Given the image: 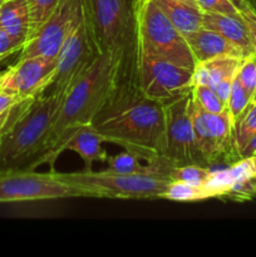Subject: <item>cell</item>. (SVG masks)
Masks as SVG:
<instances>
[{
    "mask_svg": "<svg viewBox=\"0 0 256 257\" xmlns=\"http://www.w3.org/2000/svg\"><path fill=\"white\" fill-rule=\"evenodd\" d=\"M165 104L147 97L135 79V63L118 69L112 92L90 127L104 142L113 143L145 162L163 157Z\"/></svg>",
    "mask_w": 256,
    "mask_h": 257,
    "instance_id": "6da1fadb",
    "label": "cell"
},
{
    "mask_svg": "<svg viewBox=\"0 0 256 257\" xmlns=\"http://www.w3.org/2000/svg\"><path fill=\"white\" fill-rule=\"evenodd\" d=\"M119 62L109 54H98L92 64L80 74L65 93L54 124L48 137L38 166L48 165L54 171L57 158L73 133L82 125L90 124L112 92L118 75Z\"/></svg>",
    "mask_w": 256,
    "mask_h": 257,
    "instance_id": "7a4b0ae2",
    "label": "cell"
},
{
    "mask_svg": "<svg viewBox=\"0 0 256 257\" xmlns=\"http://www.w3.org/2000/svg\"><path fill=\"white\" fill-rule=\"evenodd\" d=\"M68 89L45 92L35 98L18 122L0 137V172L38 167Z\"/></svg>",
    "mask_w": 256,
    "mask_h": 257,
    "instance_id": "3957f363",
    "label": "cell"
},
{
    "mask_svg": "<svg viewBox=\"0 0 256 257\" xmlns=\"http://www.w3.org/2000/svg\"><path fill=\"white\" fill-rule=\"evenodd\" d=\"M136 7L137 0H83L95 50L115 58L119 68L135 62Z\"/></svg>",
    "mask_w": 256,
    "mask_h": 257,
    "instance_id": "277c9868",
    "label": "cell"
},
{
    "mask_svg": "<svg viewBox=\"0 0 256 257\" xmlns=\"http://www.w3.org/2000/svg\"><path fill=\"white\" fill-rule=\"evenodd\" d=\"M57 177L74 188L79 197L151 200L162 198L171 181L155 175H122L109 171L84 170L60 173Z\"/></svg>",
    "mask_w": 256,
    "mask_h": 257,
    "instance_id": "5b68a950",
    "label": "cell"
},
{
    "mask_svg": "<svg viewBox=\"0 0 256 257\" xmlns=\"http://www.w3.org/2000/svg\"><path fill=\"white\" fill-rule=\"evenodd\" d=\"M136 45L181 67L195 69L186 37L171 23L155 0H137Z\"/></svg>",
    "mask_w": 256,
    "mask_h": 257,
    "instance_id": "8992f818",
    "label": "cell"
},
{
    "mask_svg": "<svg viewBox=\"0 0 256 257\" xmlns=\"http://www.w3.org/2000/svg\"><path fill=\"white\" fill-rule=\"evenodd\" d=\"M135 79L147 97L166 103L193 88V69L181 67L136 45Z\"/></svg>",
    "mask_w": 256,
    "mask_h": 257,
    "instance_id": "52a82bcc",
    "label": "cell"
},
{
    "mask_svg": "<svg viewBox=\"0 0 256 257\" xmlns=\"http://www.w3.org/2000/svg\"><path fill=\"white\" fill-rule=\"evenodd\" d=\"M191 92L165 104L166 123L162 156L173 166L200 165L208 167L195 143L190 113Z\"/></svg>",
    "mask_w": 256,
    "mask_h": 257,
    "instance_id": "ba28073f",
    "label": "cell"
},
{
    "mask_svg": "<svg viewBox=\"0 0 256 257\" xmlns=\"http://www.w3.org/2000/svg\"><path fill=\"white\" fill-rule=\"evenodd\" d=\"M79 197L77 191L60 181L55 171L48 173L34 170L0 172V203L30 202Z\"/></svg>",
    "mask_w": 256,
    "mask_h": 257,
    "instance_id": "9c48e42d",
    "label": "cell"
},
{
    "mask_svg": "<svg viewBox=\"0 0 256 257\" xmlns=\"http://www.w3.org/2000/svg\"><path fill=\"white\" fill-rule=\"evenodd\" d=\"M83 15V0H59L50 17L28 37L19 58H57L75 23Z\"/></svg>",
    "mask_w": 256,
    "mask_h": 257,
    "instance_id": "30bf717a",
    "label": "cell"
},
{
    "mask_svg": "<svg viewBox=\"0 0 256 257\" xmlns=\"http://www.w3.org/2000/svg\"><path fill=\"white\" fill-rule=\"evenodd\" d=\"M97 55L98 53L85 22L84 8H83L82 18L70 30L58 54L57 67L48 83L45 92L68 89L92 64Z\"/></svg>",
    "mask_w": 256,
    "mask_h": 257,
    "instance_id": "8fae6325",
    "label": "cell"
},
{
    "mask_svg": "<svg viewBox=\"0 0 256 257\" xmlns=\"http://www.w3.org/2000/svg\"><path fill=\"white\" fill-rule=\"evenodd\" d=\"M57 67V58H19L0 73V92L20 98H37L45 92Z\"/></svg>",
    "mask_w": 256,
    "mask_h": 257,
    "instance_id": "7c38bea8",
    "label": "cell"
},
{
    "mask_svg": "<svg viewBox=\"0 0 256 257\" xmlns=\"http://www.w3.org/2000/svg\"><path fill=\"white\" fill-rule=\"evenodd\" d=\"M186 40L192 52L196 64L222 57L237 58V59L246 58L243 53L232 43L207 28H201L186 35Z\"/></svg>",
    "mask_w": 256,
    "mask_h": 257,
    "instance_id": "4fadbf2b",
    "label": "cell"
},
{
    "mask_svg": "<svg viewBox=\"0 0 256 257\" xmlns=\"http://www.w3.org/2000/svg\"><path fill=\"white\" fill-rule=\"evenodd\" d=\"M203 28L222 35L225 39L237 47L245 57L256 53L250 30L241 15L203 13Z\"/></svg>",
    "mask_w": 256,
    "mask_h": 257,
    "instance_id": "5bb4252c",
    "label": "cell"
},
{
    "mask_svg": "<svg viewBox=\"0 0 256 257\" xmlns=\"http://www.w3.org/2000/svg\"><path fill=\"white\" fill-rule=\"evenodd\" d=\"M191 120H192L193 136H195V143L198 152L201 153L202 158L205 160L206 165L212 168V166L221 165V163H233L230 156L223 151L217 143V141L212 137L208 131L205 120H203L202 109L200 105L193 100L192 93H191V104H190Z\"/></svg>",
    "mask_w": 256,
    "mask_h": 257,
    "instance_id": "9a60e30c",
    "label": "cell"
},
{
    "mask_svg": "<svg viewBox=\"0 0 256 257\" xmlns=\"http://www.w3.org/2000/svg\"><path fill=\"white\" fill-rule=\"evenodd\" d=\"M173 25L188 35L203 28V12L191 0H155Z\"/></svg>",
    "mask_w": 256,
    "mask_h": 257,
    "instance_id": "2e32d148",
    "label": "cell"
},
{
    "mask_svg": "<svg viewBox=\"0 0 256 257\" xmlns=\"http://www.w3.org/2000/svg\"><path fill=\"white\" fill-rule=\"evenodd\" d=\"M102 140L99 135L90 127V124L82 125L73 133L67 141L64 151L69 150L78 153L85 165V170H93L94 162H107L108 155L102 147Z\"/></svg>",
    "mask_w": 256,
    "mask_h": 257,
    "instance_id": "e0dca14e",
    "label": "cell"
},
{
    "mask_svg": "<svg viewBox=\"0 0 256 257\" xmlns=\"http://www.w3.org/2000/svg\"><path fill=\"white\" fill-rule=\"evenodd\" d=\"M242 59L230 57L216 58L208 62L197 63L193 69V85L215 87L218 82L233 78Z\"/></svg>",
    "mask_w": 256,
    "mask_h": 257,
    "instance_id": "ac0fdd59",
    "label": "cell"
},
{
    "mask_svg": "<svg viewBox=\"0 0 256 257\" xmlns=\"http://www.w3.org/2000/svg\"><path fill=\"white\" fill-rule=\"evenodd\" d=\"M0 29L28 39L30 18L27 0H5L0 7Z\"/></svg>",
    "mask_w": 256,
    "mask_h": 257,
    "instance_id": "d6986e66",
    "label": "cell"
},
{
    "mask_svg": "<svg viewBox=\"0 0 256 257\" xmlns=\"http://www.w3.org/2000/svg\"><path fill=\"white\" fill-rule=\"evenodd\" d=\"M34 99L35 98H20L0 92V137L18 122Z\"/></svg>",
    "mask_w": 256,
    "mask_h": 257,
    "instance_id": "ffe728a7",
    "label": "cell"
},
{
    "mask_svg": "<svg viewBox=\"0 0 256 257\" xmlns=\"http://www.w3.org/2000/svg\"><path fill=\"white\" fill-rule=\"evenodd\" d=\"M235 185V178L231 173L230 167L212 170L205 183L202 185L207 198L227 197Z\"/></svg>",
    "mask_w": 256,
    "mask_h": 257,
    "instance_id": "44dd1931",
    "label": "cell"
},
{
    "mask_svg": "<svg viewBox=\"0 0 256 257\" xmlns=\"http://www.w3.org/2000/svg\"><path fill=\"white\" fill-rule=\"evenodd\" d=\"M256 135V103L251 102L247 109L245 110L238 122L235 125V136H233V142L235 148L240 156L241 151L245 148L248 141Z\"/></svg>",
    "mask_w": 256,
    "mask_h": 257,
    "instance_id": "7402d4cb",
    "label": "cell"
},
{
    "mask_svg": "<svg viewBox=\"0 0 256 257\" xmlns=\"http://www.w3.org/2000/svg\"><path fill=\"white\" fill-rule=\"evenodd\" d=\"M162 198L176 201V202H195V201L207 200V195L202 186L171 181Z\"/></svg>",
    "mask_w": 256,
    "mask_h": 257,
    "instance_id": "603a6c76",
    "label": "cell"
},
{
    "mask_svg": "<svg viewBox=\"0 0 256 257\" xmlns=\"http://www.w3.org/2000/svg\"><path fill=\"white\" fill-rule=\"evenodd\" d=\"M211 171H212L211 167H205V166L200 165L176 166L171 170L170 180L202 186L210 176Z\"/></svg>",
    "mask_w": 256,
    "mask_h": 257,
    "instance_id": "cb8c5ba5",
    "label": "cell"
},
{
    "mask_svg": "<svg viewBox=\"0 0 256 257\" xmlns=\"http://www.w3.org/2000/svg\"><path fill=\"white\" fill-rule=\"evenodd\" d=\"M252 102L250 98V95L247 94L243 87L241 85L240 80L237 79V77L235 75L232 82V88H231L230 98H228L227 105H226V109L230 113L231 118H232L233 123L238 122V119L241 118V115L245 113V110L247 109V107L250 105V103Z\"/></svg>",
    "mask_w": 256,
    "mask_h": 257,
    "instance_id": "d4e9b609",
    "label": "cell"
},
{
    "mask_svg": "<svg viewBox=\"0 0 256 257\" xmlns=\"http://www.w3.org/2000/svg\"><path fill=\"white\" fill-rule=\"evenodd\" d=\"M192 98L202 110L208 113H218L226 109V104L217 97L212 87L193 85Z\"/></svg>",
    "mask_w": 256,
    "mask_h": 257,
    "instance_id": "484cf974",
    "label": "cell"
},
{
    "mask_svg": "<svg viewBox=\"0 0 256 257\" xmlns=\"http://www.w3.org/2000/svg\"><path fill=\"white\" fill-rule=\"evenodd\" d=\"M27 3L30 18V35L50 17L59 0H27Z\"/></svg>",
    "mask_w": 256,
    "mask_h": 257,
    "instance_id": "4316f807",
    "label": "cell"
},
{
    "mask_svg": "<svg viewBox=\"0 0 256 257\" xmlns=\"http://www.w3.org/2000/svg\"><path fill=\"white\" fill-rule=\"evenodd\" d=\"M236 77L252 100L256 94V53L241 60Z\"/></svg>",
    "mask_w": 256,
    "mask_h": 257,
    "instance_id": "83f0119b",
    "label": "cell"
},
{
    "mask_svg": "<svg viewBox=\"0 0 256 257\" xmlns=\"http://www.w3.org/2000/svg\"><path fill=\"white\" fill-rule=\"evenodd\" d=\"M203 13H217V14L240 15V10L232 0H195Z\"/></svg>",
    "mask_w": 256,
    "mask_h": 257,
    "instance_id": "f1b7e54d",
    "label": "cell"
},
{
    "mask_svg": "<svg viewBox=\"0 0 256 257\" xmlns=\"http://www.w3.org/2000/svg\"><path fill=\"white\" fill-rule=\"evenodd\" d=\"M240 15L243 19V22L247 25L248 30H250L251 38H252L253 47H255L256 52V12L251 8V5H246L245 8L240 9Z\"/></svg>",
    "mask_w": 256,
    "mask_h": 257,
    "instance_id": "f546056e",
    "label": "cell"
},
{
    "mask_svg": "<svg viewBox=\"0 0 256 257\" xmlns=\"http://www.w3.org/2000/svg\"><path fill=\"white\" fill-rule=\"evenodd\" d=\"M235 78V77H233ZM233 78H228V79H223L221 82H218L217 84L215 85L213 90L215 93L217 94V97L227 105L228 102V98H230V93H231V88H232V82H233Z\"/></svg>",
    "mask_w": 256,
    "mask_h": 257,
    "instance_id": "4dcf8cb0",
    "label": "cell"
},
{
    "mask_svg": "<svg viewBox=\"0 0 256 257\" xmlns=\"http://www.w3.org/2000/svg\"><path fill=\"white\" fill-rule=\"evenodd\" d=\"M253 156H256V135L248 141L245 148L240 152V158H250L253 157Z\"/></svg>",
    "mask_w": 256,
    "mask_h": 257,
    "instance_id": "1f68e13d",
    "label": "cell"
},
{
    "mask_svg": "<svg viewBox=\"0 0 256 257\" xmlns=\"http://www.w3.org/2000/svg\"><path fill=\"white\" fill-rule=\"evenodd\" d=\"M232 3L238 8V10L242 9V8H245L246 5H250L247 3V0H232Z\"/></svg>",
    "mask_w": 256,
    "mask_h": 257,
    "instance_id": "d6a6232c",
    "label": "cell"
},
{
    "mask_svg": "<svg viewBox=\"0 0 256 257\" xmlns=\"http://www.w3.org/2000/svg\"><path fill=\"white\" fill-rule=\"evenodd\" d=\"M251 160H252V166H253V175H255V177H256V156H253V157H251Z\"/></svg>",
    "mask_w": 256,
    "mask_h": 257,
    "instance_id": "836d02e7",
    "label": "cell"
},
{
    "mask_svg": "<svg viewBox=\"0 0 256 257\" xmlns=\"http://www.w3.org/2000/svg\"><path fill=\"white\" fill-rule=\"evenodd\" d=\"M247 3L251 5V8H252V9L256 12V0H247Z\"/></svg>",
    "mask_w": 256,
    "mask_h": 257,
    "instance_id": "e575fe53",
    "label": "cell"
},
{
    "mask_svg": "<svg viewBox=\"0 0 256 257\" xmlns=\"http://www.w3.org/2000/svg\"><path fill=\"white\" fill-rule=\"evenodd\" d=\"M4 2H5V0H0V7H2L3 3H4Z\"/></svg>",
    "mask_w": 256,
    "mask_h": 257,
    "instance_id": "d590c367",
    "label": "cell"
},
{
    "mask_svg": "<svg viewBox=\"0 0 256 257\" xmlns=\"http://www.w3.org/2000/svg\"><path fill=\"white\" fill-rule=\"evenodd\" d=\"M252 102H255V103H256V97L253 98V99H252Z\"/></svg>",
    "mask_w": 256,
    "mask_h": 257,
    "instance_id": "8d00e7d4",
    "label": "cell"
},
{
    "mask_svg": "<svg viewBox=\"0 0 256 257\" xmlns=\"http://www.w3.org/2000/svg\"><path fill=\"white\" fill-rule=\"evenodd\" d=\"M191 2H195V0H191Z\"/></svg>",
    "mask_w": 256,
    "mask_h": 257,
    "instance_id": "74e56055",
    "label": "cell"
},
{
    "mask_svg": "<svg viewBox=\"0 0 256 257\" xmlns=\"http://www.w3.org/2000/svg\"><path fill=\"white\" fill-rule=\"evenodd\" d=\"M255 97H256V94H255ZM255 97H253V98H255Z\"/></svg>",
    "mask_w": 256,
    "mask_h": 257,
    "instance_id": "f35d334b",
    "label": "cell"
},
{
    "mask_svg": "<svg viewBox=\"0 0 256 257\" xmlns=\"http://www.w3.org/2000/svg\"><path fill=\"white\" fill-rule=\"evenodd\" d=\"M0 73H2V72H0Z\"/></svg>",
    "mask_w": 256,
    "mask_h": 257,
    "instance_id": "ab89813d",
    "label": "cell"
}]
</instances>
